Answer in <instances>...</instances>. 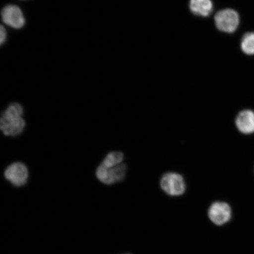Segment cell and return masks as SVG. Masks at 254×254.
Returning <instances> with one entry per match:
<instances>
[{"label": "cell", "instance_id": "8", "mask_svg": "<svg viewBox=\"0 0 254 254\" xmlns=\"http://www.w3.org/2000/svg\"><path fill=\"white\" fill-rule=\"evenodd\" d=\"M237 128L243 134H250L254 132V113L246 110L238 114L236 120Z\"/></svg>", "mask_w": 254, "mask_h": 254}, {"label": "cell", "instance_id": "4", "mask_svg": "<svg viewBox=\"0 0 254 254\" xmlns=\"http://www.w3.org/2000/svg\"><path fill=\"white\" fill-rule=\"evenodd\" d=\"M216 26L225 33H232L237 29L240 24V17L237 12L231 9L218 11L215 16Z\"/></svg>", "mask_w": 254, "mask_h": 254}, {"label": "cell", "instance_id": "13", "mask_svg": "<svg viewBox=\"0 0 254 254\" xmlns=\"http://www.w3.org/2000/svg\"></svg>", "mask_w": 254, "mask_h": 254}, {"label": "cell", "instance_id": "7", "mask_svg": "<svg viewBox=\"0 0 254 254\" xmlns=\"http://www.w3.org/2000/svg\"><path fill=\"white\" fill-rule=\"evenodd\" d=\"M2 21L8 26L20 29L25 24V18L21 9L15 5H8L1 11Z\"/></svg>", "mask_w": 254, "mask_h": 254}, {"label": "cell", "instance_id": "5", "mask_svg": "<svg viewBox=\"0 0 254 254\" xmlns=\"http://www.w3.org/2000/svg\"><path fill=\"white\" fill-rule=\"evenodd\" d=\"M29 176L28 168L21 162H15L8 166L4 171L5 179L16 187L27 184Z\"/></svg>", "mask_w": 254, "mask_h": 254}, {"label": "cell", "instance_id": "6", "mask_svg": "<svg viewBox=\"0 0 254 254\" xmlns=\"http://www.w3.org/2000/svg\"><path fill=\"white\" fill-rule=\"evenodd\" d=\"M231 209L226 202L217 201L209 206L208 215L210 220L215 225L221 226L231 220Z\"/></svg>", "mask_w": 254, "mask_h": 254}, {"label": "cell", "instance_id": "11", "mask_svg": "<svg viewBox=\"0 0 254 254\" xmlns=\"http://www.w3.org/2000/svg\"><path fill=\"white\" fill-rule=\"evenodd\" d=\"M125 158L123 152L120 151H112L109 152L101 163L105 165H118L123 163Z\"/></svg>", "mask_w": 254, "mask_h": 254}, {"label": "cell", "instance_id": "1", "mask_svg": "<svg viewBox=\"0 0 254 254\" xmlns=\"http://www.w3.org/2000/svg\"><path fill=\"white\" fill-rule=\"evenodd\" d=\"M24 113V108L20 104H9L3 111L0 119V128L4 135L15 137L23 132L26 125L23 118Z\"/></svg>", "mask_w": 254, "mask_h": 254}, {"label": "cell", "instance_id": "12", "mask_svg": "<svg viewBox=\"0 0 254 254\" xmlns=\"http://www.w3.org/2000/svg\"><path fill=\"white\" fill-rule=\"evenodd\" d=\"M0 43H1V44L4 43L6 39V31L5 29V28L1 25V31H0Z\"/></svg>", "mask_w": 254, "mask_h": 254}, {"label": "cell", "instance_id": "2", "mask_svg": "<svg viewBox=\"0 0 254 254\" xmlns=\"http://www.w3.org/2000/svg\"><path fill=\"white\" fill-rule=\"evenodd\" d=\"M127 171L126 164L105 165L101 163L95 174L101 183L109 186L123 182L125 179Z\"/></svg>", "mask_w": 254, "mask_h": 254}, {"label": "cell", "instance_id": "3", "mask_svg": "<svg viewBox=\"0 0 254 254\" xmlns=\"http://www.w3.org/2000/svg\"><path fill=\"white\" fill-rule=\"evenodd\" d=\"M162 190L168 195L179 196L184 194L186 184L182 175L169 172L163 175L160 181Z\"/></svg>", "mask_w": 254, "mask_h": 254}, {"label": "cell", "instance_id": "10", "mask_svg": "<svg viewBox=\"0 0 254 254\" xmlns=\"http://www.w3.org/2000/svg\"><path fill=\"white\" fill-rule=\"evenodd\" d=\"M241 50L247 55H254V33L244 35L241 44Z\"/></svg>", "mask_w": 254, "mask_h": 254}, {"label": "cell", "instance_id": "9", "mask_svg": "<svg viewBox=\"0 0 254 254\" xmlns=\"http://www.w3.org/2000/svg\"><path fill=\"white\" fill-rule=\"evenodd\" d=\"M190 8L193 14L206 17L211 14L213 5L211 0H190Z\"/></svg>", "mask_w": 254, "mask_h": 254}]
</instances>
